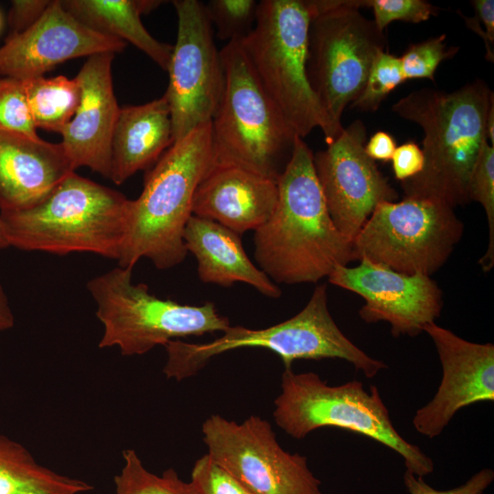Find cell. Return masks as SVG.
<instances>
[{
	"label": "cell",
	"mask_w": 494,
	"mask_h": 494,
	"mask_svg": "<svg viewBox=\"0 0 494 494\" xmlns=\"http://www.w3.org/2000/svg\"><path fill=\"white\" fill-rule=\"evenodd\" d=\"M313 153L296 136L277 179L278 201L269 220L254 231V256L276 284L317 283L338 265L355 261L353 243L328 213Z\"/></svg>",
	"instance_id": "obj_1"
},
{
	"label": "cell",
	"mask_w": 494,
	"mask_h": 494,
	"mask_svg": "<svg viewBox=\"0 0 494 494\" xmlns=\"http://www.w3.org/2000/svg\"><path fill=\"white\" fill-rule=\"evenodd\" d=\"M493 101V92L478 79L451 92L416 90L392 106L424 132V166L401 183L404 198L431 199L453 209L471 201L470 176L488 140L486 120Z\"/></svg>",
	"instance_id": "obj_2"
},
{
	"label": "cell",
	"mask_w": 494,
	"mask_h": 494,
	"mask_svg": "<svg viewBox=\"0 0 494 494\" xmlns=\"http://www.w3.org/2000/svg\"><path fill=\"white\" fill-rule=\"evenodd\" d=\"M131 199L75 172L35 204L0 211L9 246L64 255L91 252L118 261Z\"/></svg>",
	"instance_id": "obj_3"
},
{
	"label": "cell",
	"mask_w": 494,
	"mask_h": 494,
	"mask_svg": "<svg viewBox=\"0 0 494 494\" xmlns=\"http://www.w3.org/2000/svg\"><path fill=\"white\" fill-rule=\"evenodd\" d=\"M214 164L211 122L163 153L145 175L140 196L131 200L120 267L133 269L147 258L164 270L184 261L188 252L183 233L195 193Z\"/></svg>",
	"instance_id": "obj_4"
},
{
	"label": "cell",
	"mask_w": 494,
	"mask_h": 494,
	"mask_svg": "<svg viewBox=\"0 0 494 494\" xmlns=\"http://www.w3.org/2000/svg\"><path fill=\"white\" fill-rule=\"evenodd\" d=\"M166 362L163 372L177 381L198 373L213 357L243 348H261L280 357L285 369L296 360L339 359L352 364L365 377L373 378L387 365L369 356L339 329L328 306L326 285H317L305 307L277 325L251 329L230 326L218 338L207 343L178 339L164 346Z\"/></svg>",
	"instance_id": "obj_5"
},
{
	"label": "cell",
	"mask_w": 494,
	"mask_h": 494,
	"mask_svg": "<svg viewBox=\"0 0 494 494\" xmlns=\"http://www.w3.org/2000/svg\"><path fill=\"white\" fill-rule=\"evenodd\" d=\"M276 424L295 439L322 427L360 434L399 454L406 470L424 478L434 471L433 460L406 441L393 426L378 388L367 392L361 381L328 385L318 374L285 369L281 392L274 402Z\"/></svg>",
	"instance_id": "obj_6"
},
{
	"label": "cell",
	"mask_w": 494,
	"mask_h": 494,
	"mask_svg": "<svg viewBox=\"0 0 494 494\" xmlns=\"http://www.w3.org/2000/svg\"><path fill=\"white\" fill-rule=\"evenodd\" d=\"M310 11L306 0H262L251 32L239 39L260 84L300 137L319 127L332 142L327 117L306 72Z\"/></svg>",
	"instance_id": "obj_7"
},
{
	"label": "cell",
	"mask_w": 494,
	"mask_h": 494,
	"mask_svg": "<svg viewBox=\"0 0 494 494\" xmlns=\"http://www.w3.org/2000/svg\"><path fill=\"white\" fill-rule=\"evenodd\" d=\"M224 90L211 121L214 165L242 167L277 181L296 135L260 84L242 48L220 50Z\"/></svg>",
	"instance_id": "obj_8"
},
{
	"label": "cell",
	"mask_w": 494,
	"mask_h": 494,
	"mask_svg": "<svg viewBox=\"0 0 494 494\" xmlns=\"http://www.w3.org/2000/svg\"><path fill=\"white\" fill-rule=\"evenodd\" d=\"M306 72L329 124L332 142L341 134L345 108L360 94L386 40L359 9L367 0H308Z\"/></svg>",
	"instance_id": "obj_9"
},
{
	"label": "cell",
	"mask_w": 494,
	"mask_h": 494,
	"mask_svg": "<svg viewBox=\"0 0 494 494\" xmlns=\"http://www.w3.org/2000/svg\"><path fill=\"white\" fill-rule=\"evenodd\" d=\"M132 271L118 266L87 283L103 327L99 348L116 347L124 356L143 355L171 340L222 333L231 326L213 303L191 306L161 299L146 285H134Z\"/></svg>",
	"instance_id": "obj_10"
},
{
	"label": "cell",
	"mask_w": 494,
	"mask_h": 494,
	"mask_svg": "<svg viewBox=\"0 0 494 494\" xmlns=\"http://www.w3.org/2000/svg\"><path fill=\"white\" fill-rule=\"evenodd\" d=\"M464 225L454 209L426 199L381 202L354 238L356 260L405 274L431 275L448 260Z\"/></svg>",
	"instance_id": "obj_11"
},
{
	"label": "cell",
	"mask_w": 494,
	"mask_h": 494,
	"mask_svg": "<svg viewBox=\"0 0 494 494\" xmlns=\"http://www.w3.org/2000/svg\"><path fill=\"white\" fill-rule=\"evenodd\" d=\"M201 431L209 458L252 494H322L307 458L285 451L265 419L237 423L212 414Z\"/></svg>",
	"instance_id": "obj_12"
},
{
	"label": "cell",
	"mask_w": 494,
	"mask_h": 494,
	"mask_svg": "<svg viewBox=\"0 0 494 494\" xmlns=\"http://www.w3.org/2000/svg\"><path fill=\"white\" fill-rule=\"evenodd\" d=\"M177 36L168 65L167 100L173 143L196 128L210 123L224 90L220 51L204 4L198 0H175Z\"/></svg>",
	"instance_id": "obj_13"
},
{
	"label": "cell",
	"mask_w": 494,
	"mask_h": 494,
	"mask_svg": "<svg viewBox=\"0 0 494 494\" xmlns=\"http://www.w3.org/2000/svg\"><path fill=\"white\" fill-rule=\"evenodd\" d=\"M367 131L356 120L313 156L316 175L337 229L353 242L375 207L397 191L365 152Z\"/></svg>",
	"instance_id": "obj_14"
},
{
	"label": "cell",
	"mask_w": 494,
	"mask_h": 494,
	"mask_svg": "<svg viewBox=\"0 0 494 494\" xmlns=\"http://www.w3.org/2000/svg\"><path fill=\"white\" fill-rule=\"evenodd\" d=\"M334 285L361 296L359 316L366 323L387 322L393 337L418 336L440 317L442 291L429 276L405 274L360 259L355 267L337 266L328 275Z\"/></svg>",
	"instance_id": "obj_15"
},
{
	"label": "cell",
	"mask_w": 494,
	"mask_h": 494,
	"mask_svg": "<svg viewBox=\"0 0 494 494\" xmlns=\"http://www.w3.org/2000/svg\"><path fill=\"white\" fill-rule=\"evenodd\" d=\"M126 43L98 32L53 0L27 29L9 34L0 46V77L27 80L44 76L66 60L99 53H118Z\"/></svg>",
	"instance_id": "obj_16"
},
{
	"label": "cell",
	"mask_w": 494,
	"mask_h": 494,
	"mask_svg": "<svg viewBox=\"0 0 494 494\" xmlns=\"http://www.w3.org/2000/svg\"><path fill=\"white\" fill-rule=\"evenodd\" d=\"M424 332L435 346L443 375L433 399L416 411L413 425L419 434L434 438L460 409L494 401V345L466 340L435 322Z\"/></svg>",
	"instance_id": "obj_17"
},
{
	"label": "cell",
	"mask_w": 494,
	"mask_h": 494,
	"mask_svg": "<svg viewBox=\"0 0 494 494\" xmlns=\"http://www.w3.org/2000/svg\"><path fill=\"white\" fill-rule=\"evenodd\" d=\"M114 55L88 57L76 75L81 86L78 108L60 133V144L75 169L86 166L108 178L112 136L120 110L112 75Z\"/></svg>",
	"instance_id": "obj_18"
},
{
	"label": "cell",
	"mask_w": 494,
	"mask_h": 494,
	"mask_svg": "<svg viewBox=\"0 0 494 494\" xmlns=\"http://www.w3.org/2000/svg\"><path fill=\"white\" fill-rule=\"evenodd\" d=\"M277 201L276 180L242 167L214 165L196 190L192 214L240 235L264 224Z\"/></svg>",
	"instance_id": "obj_19"
},
{
	"label": "cell",
	"mask_w": 494,
	"mask_h": 494,
	"mask_svg": "<svg viewBox=\"0 0 494 494\" xmlns=\"http://www.w3.org/2000/svg\"><path fill=\"white\" fill-rule=\"evenodd\" d=\"M60 143L0 133V211L27 208L75 172Z\"/></svg>",
	"instance_id": "obj_20"
},
{
	"label": "cell",
	"mask_w": 494,
	"mask_h": 494,
	"mask_svg": "<svg viewBox=\"0 0 494 494\" xmlns=\"http://www.w3.org/2000/svg\"><path fill=\"white\" fill-rule=\"evenodd\" d=\"M187 252L198 262V274L206 284L231 286L244 283L262 295L278 298L280 287L246 254L240 235L221 224L191 215L183 233Z\"/></svg>",
	"instance_id": "obj_21"
},
{
	"label": "cell",
	"mask_w": 494,
	"mask_h": 494,
	"mask_svg": "<svg viewBox=\"0 0 494 494\" xmlns=\"http://www.w3.org/2000/svg\"><path fill=\"white\" fill-rule=\"evenodd\" d=\"M172 144L170 109L165 95L144 104L120 107L111 142L109 178L123 184L156 162Z\"/></svg>",
	"instance_id": "obj_22"
},
{
	"label": "cell",
	"mask_w": 494,
	"mask_h": 494,
	"mask_svg": "<svg viewBox=\"0 0 494 494\" xmlns=\"http://www.w3.org/2000/svg\"><path fill=\"white\" fill-rule=\"evenodd\" d=\"M158 0H63L62 5L89 27L129 42L167 70L173 46L155 38L141 16L156 9Z\"/></svg>",
	"instance_id": "obj_23"
},
{
	"label": "cell",
	"mask_w": 494,
	"mask_h": 494,
	"mask_svg": "<svg viewBox=\"0 0 494 494\" xmlns=\"http://www.w3.org/2000/svg\"><path fill=\"white\" fill-rule=\"evenodd\" d=\"M88 482L39 464L20 443L0 434V494H82Z\"/></svg>",
	"instance_id": "obj_24"
},
{
	"label": "cell",
	"mask_w": 494,
	"mask_h": 494,
	"mask_svg": "<svg viewBox=\"0 0 494 494\" xmlns=\"http://www.w3.org/2000/svg\"><path fill=\"white\" fill-rule=\"evenodd\" d=\"M28 107L36 128L61 133L72 119L80 100L76 76H40L24 80Z\"/></svg>",
	"instance_id": "obj_25"
},
{
	"label": "cell",
	"mask_w": 494,
	"mask_h": 494,
	"mask_svg": "<svg viewBox=\"0 0 494 494\" xmlns=\"http://www.w3.org/2000/svg\"><path fill=\"white\" fill-rule=\"evenodd\" d=\"M123 459V467L113 478L115 494H200L191 480L184 481L172 467L161 475L147 470L134 449L124 450Z\"/></svg>",
	"instance_id": "obj_26"
},
{
	"label": "cell",
	"mask_w": 494,
	"mask_h": 494,
	"mask_svg": "<svg viewBox=\"0 0 494 494\" xmlns=\"http://www.w3.org/2000/svg\"><path fill=\"white\" fill-rule=\"evenodd\" d=\"M468 193L470 200L480 203L487 215L488 249L478 263L482 271L489 272L494 265V146L488 140L483 144L472 170Z\"/></svg>",
	"instance_id": "obj_27"
},
{
	"label": "cell",
	"mask_w": 494,
	"mask_h": 494,
	"mask_svg": "<svg viewBox=\"0 0 494 494\" xmlns=\"http://www.w3.org/2000/svg\"><path fill=\"white\" fill-rule=\"evenodd\" d=\"M405 81L400 58L382 51L373 61L363 90L350 108L375 112L386 96Z\"/></svg>",
	"instance_id": "obj_28"
},
{
	"label": "cell",
	"mask_w": 494,
	"mask_h": 494,
	"mask_svg": "<svg viewBox=\"0 0 494 494\" xmlns=\"http://www.w3.org/2000/svg\"><path fill=\"white\" fill-rule=\"evenodd\" d=\"M258 3L254 0H210L204 4L205 11L217 36L228 42L245 38L252 29Z\"/></svg>",
	"instance_id": "obj_29"
},
{
	"label": "cell",
	"mask_w": 494,
	"mask_h": 494,
	"mask_svg": "<svg viewBox=\"0 0 494 494\" xmlns=\"http://www.w3.org/2000/svg\"><path fill=\"white\" fill-rule=\"evenodd\" d=\"M1 132L39 138L21 80L0 77Z\"/></svg>",
	"instance_id": "obj_30"
},
{
	"label": "cell",
	"mask_w": 494,
	"mask_h": 494,
	"mask_svg": "<svg viewBox=\"0 0 494 494\" xmlns=\"http://www.w3.org/2000/svg\"><path fill=\"white\" fill-rule=\"evenodd\" d=\"M445 34L412 44L400 58L405 80L429 79L434 81L439 64L458 51V47H447Z\"/></svg>",
	"instance_id": "obj_31"
},
{
	"label": "cell",
	"mask_w": 494,
	"mask_h": 494,
	"mask_svg": "<svg viewBox=\"0 0 494 494\" xmlns=\"http://www.w3.org/2000/svg\"><path fill=\"white\" fill-rule=\"evenodd\" d=\"M367 7H371L374 23L379 30L392 21L419 23L438 13V8L424 0H367Z\"/></svg>",
	"instance_id": "obj_32"
},
{
	"label": "cell",
	"mask_w": 494,
	"mask_h": 494,
	"mask_svg": "<svg viewBox=\"0 0 494 494\" xmlns=\"http://www.w3.org/2000/svg\"><path fill=\"white\" fill-rule=\"evenodd\" d=\"M191 481L200 494H252L207 454L195 462Z\"/></svg>",
	"instance_id": "obj_33"
},
{
	"label": "cell",
	"mask_w": 494,
	"mask_h": 494,
	"mask_svg": "<svg viewBox=\"0 0 494 494\" xmlns=\"http://www.w3.org/2000/svg\"><path fill=\"white\" fill-rule=\"evenodd\" d=\"M494 479L492 469L486 467L471 476L464 484L446 490H438L428 485L424 478L405 471L403 483L410 494H483Z\"/></svg>",
	"instance_id": "obj_34"
},
{
	"label": "cell",
	"mask_w": 494,
	"mask_h": 494,
	"mask_svg": "<svg viewBox=\"0 0 494 494\" xmlns=\"http://www.w3.org/2000/svg\"><path fill=\"white\" fill-rule=\"evenodd\" d=\"M475 16L467 17L459 13L463 17L466 26L478 35L486 48V59L494 61V1L493 0H473Z\"/></svg>",
	"instance_id": "obj_35"
},
{
	"label": "cell",
	"mask_w": 494,
	"mask_h": 494,
	"mask_svg": "<svg viewBox=\"0 0 494 494\" xmlns=\"http://www.w3.org/2000/svg\"><path fill=\"white\" fill-rule=\"evenodd\" d=\"M391 161L395 178L403 182L422 171L424 159L422 149L409 141L395 148Z\"/></svg>",
	"instance_id": "obj_36"
},
{
	"label": "cell",
	"mask_w": 494,
	"mask_h": 494,
	"mask_svg": "<svg viewBox=\"0 0 494 494\" xmlns=\"http://www.w3.org/2000/svg\"><path fill=\"white\" fill-rule=\"evenodd\" d=\"M49 0H14L8 11L10 34L20 33L35 24L44 14Z\"/></svg>",
	"instance_id": "obj_37"
},
{
	"label": "cell",
	"mask_w": 494,
	"mask_h": 494,
	"mask_svg": "<svg viewBox=\"0 0 494 494\" xmlns=\"http://www.w3.org/2000/svg\"><path fill=\"white\" fill-rule=\"evenodd\" d=\"M394 138L388 133L379 131L365 144V152L372 160L390 161L396 148Z\"/></svg>",
	"instance_id": "obj_38"
},
{
	"label": "cell",
	"mask_w": 494,
	"mask_h": 494,
	"mask_svg": "<svg viewBox=\"0 0 494 494\" xmlns=\"http://www.w3.org/2000/svg\"><path fill=\"white\" fill-rule=\"evenodd\" d=\"M15 325V317L7 295L0 284V331L10 329Z\"/></svg>",
	"instance_id": "obj_39"
},
{
	"label": "cell",
	"mask_w": 494,
	"mask_h": 494,
	"mask_svg": "<svg viewBox=\"0 0 494 494\" xmlns=\"http://www.w3.org/2000/svg\"><path fill=\"white\" fill-rule=\"evenodd\" d=\"M487 139L494 146V101L491 102L486 120Z\"/></svg>",
	"instance_id": "obj_40"
},
{
	"label": "cell",
	"mask_w": 494,
	"mask_h": 494,
	"mask_svg": "<svg viewBox=\"0 0 494 494\" xmlns=\"http://www.w3.org/2000/svg\"><path fill=\"white\" fill-rule=\"evenodd\" d=\"M8 243L5 238V235L3 233V231H2V228H1V225H0V249H5L6 247H8Z\"/></svg>",
	"instance_id": "obj_41"
},
{
	"label": "cell",
	"mask_w": 494,
	"mask_h": 494,
	"mask_svg": "<svg viewBox=\"0 0 494 494\" xmlns=\"http://www.w3.org/2000/svg\"><path fill=\"white\" fill-rule=\"evenodd\" d=\"M1 25H2V19H1V15H0V28H1Z\"/></svg>",
	"instance_id": "obj_42"
}]
</instances>
